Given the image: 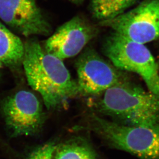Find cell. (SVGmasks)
<instances>
[{"mask_svg":"<svg viewBox=\"0 0 159 159\" xmlns=\"http://www.w3.org/2000/svg\"><path fill=\"white\" fill-rule=\"evenodd\" d=\"M25 47L22 67L26 79L41 95L48 110L59 109L80 95L77 81L71 77L63 60L46 52L36 40H28Z\"/></svg>","mask_w":159,"mask_h":159,"instance_id":"obj_1","label":"cell"},{"mask_svg":"<svg viewBox=\"0 0 159 159\" xmlns=\"http://www.w3.org/2000/svg\"><path fill=\"white\" fill-rule=\"evenodd\" d=\"M95 107L101 114L125 125L148 126L159 122V97L127 80L105 91Z\"/></svg>","mask_w":159,"mask_h":159,"instance_id":"obj_2","label":"cell"},{"mask_svg":"<svg viewBox=\"0 0 159 159\" xmlns=\"http://www.w3.org/2000/svg\"><path fill=\"white\" fill-rule=\"evenodd\" d=\"M86 125L114 148L140 159H159V122L148 126H132L92 113Z\"/></svg>","mask_w":159,"mask_h":159,"instance_id":"obj_3","label":"cell"},{"mask_svg":"<svg viewBox=\"0 0 159 159\" xmlns=\"http://www.w3.org/2000/svg\"><path fill=\"white\" fill-rule=\"evenodd\" d=\"M103 51L114 66L121 70L138 74L144 80L149 92L159 97L158 65L145 44L113 32L104 41Z\"/></svg>","mask_w":159,"mask_h":159,"instance_id":"obj_4","label":"cell"},{"mask_svg":"<svg viewBox=\"0 0 159 159\" xmlns=\"http://www.w3.org/2000/svg\"><path fill=\"white\" fill-rule=\"evenodd\" d=\"M0 109L6 128L13 137L36 134L46 121L40 101L29 90H19L4 98Z\"/></svg>","mask_w":159,"mask_h":159,"instance_id":"obj_5","label":"cell"},{"mask_svg":"<svg viewBox=\"0 0 159 159\" xmlns=\"http://www.w3.org/2000/svg\"><path fill=\"white\" fill-rule=\"evenodd\" d=\"M126 39L145 44L159 39V0H145L136 7L100 22Z\"/></svg>","mask_w":159,"mask_h":159,"instance_id":"obj_6","label":"cell"},{"mask_svg":"<svg viewBox=\"0 0 159 159\" xmlns=\"http://www.w3.org/2000/svg\"><path fill=\"white\" fill-rule=\"evenodd\" d=\"M77 82L80 95L97 96L127 80L121 70L102 58L93 49H87L75 62Z\"/></svg>","mask_w":159,"mask_h":159,"instance_id":"obj_7","label":"cell"},{"mask_svg":"<svg viewBox=\"0 0 159 159\" xmlns=\"http://www.w3.org/2000/svg\"><path fill=\"white\" fill-rule=\"evenodd\" d=\"M97 34L95 26L76 16L59 27L43 48L48 53L63 61L78 55Z\"/></svg>","mask_w":159,"mask_h":159,"instance_id":"obj_8","label":"cell"},{"mask_svg":"<svg viewBox=\"0 0 159 159\" xmlns=\"http://www.w3.org/2000/svg\"><path fill=\"white\" fill-rule=\"evenodd\" d=\"M0 19L25 37L47 36L51 32L50 25L35 0H0Z\"/></svg>","mask_w":159,"mask_h":159,"instance_id":"obj_9","label":"cell"},{"mask_svg":"<svg viewBox=\"0 0 159 159\" xmlns=\"http://www.w3.org/2000/svg\"><path fill=\"white\" fill-rule=\"evenodd\" d=\"M25 53V43L0 22V61L10 69H18Z\"/></svg>","mask_w":159,"mask_h":159,"instance_id":"obj_10","label":"cell"},{"mask_svg":"<svg viewBox=\"0 0 159 159\" xmlns=\"http://www.w3.org/2000/svg\"><path fill=\"white\" fill-rule=\"evenodd\" d=\"M53 159H98L87 142L76 138L57 145Z\"/></svg>","mask_w":159,"mask_h":159,"instance_id":"obj_11","label":"cell"},{"mask_svg":"<svg viewBox=\"0 0 159 159\" xmlns=\"http://www.w3.org/2000/svg\"><path fill=\"white\" fill-rule=\"evenodd\" d=\"M137 0H92L93 17L100 22L110 20L123 14Z\"/></svg>","mask_w":159,"mask_h":159,"instance_id":"obj_12","label":"cell"},{"mask_svg":"<svg viewBox=\"0 0 159 159\" xmlns=\"http://www.w3.org/2000/svg\"><path fill=\"white\" fill-rule=\"evenodd\" d=\"M57 145L52 141L39 146L30 152L26 159H53Z\"/></svg>","mask_w":159,"mask_h":159,"instance_id":"obj_13","label":"cell"},{"mask_svg":"<svg viewBox=\"0 0 159 159\" xmlns=\"http://www.w3.org/2000/svg\"><path fill=\"white\" fill-rule=\"evenodd\" d=\"M69 1L75 3H80L82 2L84 0H69Z\"/></svg>","mask_w":159,"mask_h":159,"instance_id":"obj_14","label":"cell"},{"mask_svg":"<svg viewBox=\"0 0 159 159\" xmlns=\"http://www.w3.org/2000/svg\"><path fill=\"white\" fill-rule=\"evenodd\" d=\"M4 66L3 65V64H2V63L1 61H0V69H2V68H3Z\"/></svg>","mask_w":159,"mask_h":159,"instance_id":"obj_15","label":"cell"},{"mask_svg":"<svg viewBox=\"0 0 159 159\" xmlns=\"http://www.w3.org/2000/svg\"><path fill=\"white\" fill-rule=\"evenodd\" d=\"M0 78H1V75H0Z\"/></svg>","mask_w":159,"mask_h":159,"instance_id":"obj_16","label":"cell"}]
</instances>
